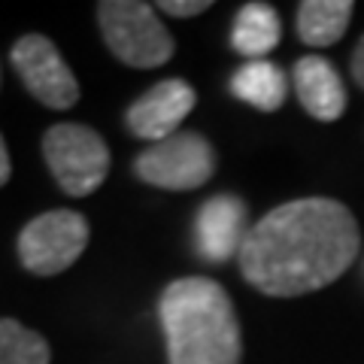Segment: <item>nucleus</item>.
<instances>
[{
	"instance_id": "f257e3e1",
	"label": "nucleus",
	"mask_w": 364,
	"mask_h": 364,
	"mask_svg": "<svg viewBox=\"0 0 364 364\" xmlns=\"http://www.w3.org/2000/svg\"><path fill=\"white\" fill-rule=\"evenodd\" d=\"M358 243L349 207L331 198H301L249 228L237 258L249 286L270 298H298L343 277Z\"/></svg>"
},
{
	"instance_id": "f03ea898",
	"label": "nucleus",
	"mask_w": 364,
	"mask_h": 364,
	"mask_svg": "<svg viewBox=\"0 0 364 364\" xmlns=\"http://www.w3.org/2000/svg\"><path fill=\"white\" fill-rule=\"evenodd\" d=\"M158 316L170 364H240V322L215 279H173L158 301Z\"/></svg>"
},
{
	"instance_id": "7ed1b4c3",
	"label": "nucleus",
	"mask_w": 364,
	"mask_h": 364,
	"mask_svg": "<svg viewBox=\"0 0 364 364\" xmlns=\"http://www.w3.org/2000/svg\"><path fill=\"white\" fill-rule=\"evenodd\" d=\"M100 33L122 64L136 70H152L170 61L173 37L158 18L155 6L143 0H104L97 4Z\"/></svg>"
},
{
	"instance_id": "20e7f679",
	"label": "nucleus",
	"mask_w": 364,
	"mask_h": 364,
	"mask_svg": "<svg viewBox=\"0 0 364 364\" xmlns=\"http://www.w3.org/2000/svg\"><path fill=\"white\" fill-rule=\"evenodd\" d=\"M43 158L64 195L85 198L104 186L109 173V149L95 128L73 122L52 124L43 136Z\"/></svg>"
},
{
	"instance_id": "39448f33",
	"label": "nucleus",
	"mask_w": 364,
	"mask_h": 364,
	"mask_svg": "<svg viewBox=\"0 0 364 364\" xmlns=\"http://www.w3.org/2000/svg\"><path fill=\"white\" fill-rule=\"evenodd\" d=\"M134 173L155 188L191 191L215 173V152L203 134L182 131L143 149L134 161Z\"/></svg>"
},
{
	"instance_id": "423d86ee",
	"label": "nucleus",
	"mask_w": 364,
	"mask_h": 364,
	"mask_svg": "<svg viewBox=\"0 0 364 364\" xmlns=\"http://www.w3.org/2000/svg\"><path fill=\"white\" fill-rule=\"evenodd\" d=\"M88 222L73 210H52L31 219L18 234V258L37 277H58L88 246Z\"/></svg>"
},
{
	"instance_id": "0eeeda50",
	"label": "nucleus",
	"mask_w": 364,
	"mask_h": 364,
	"mask_svg": "<svg viewBox=\"0 0 364 364\" xmlns=\"http://www.w3.org/2000/svg\"><path fill=\"white\" fill-rule=\"evenodd\" d=\"M9 61H13L25 88L31 91V97H37L43 107L70 109L79 100L76 76L49 37H43V33H25L13 46Z\"/></svg>"
},
{
	"instance_id": "6e6552de",
	"label": "nucleus",
	"mask_w": 364,
	"mask_h": 364,
	"mask_svg": "<svg viewBox=\"0 0 364 364\" xmlns=\"http://www.w3.org/2000/svg\"><path fill=\"white\" fill-rule=\"evenodd\" d=\"M198 104V95L186 79H164L152 85L146 95H140L128 107V131L143 140L161 143L179 131V124Z\"/></svg>"
},
{
	"instance_id": "1a4fd4ad",
	"label": "nucleus",
	"mask_w": 364,
	"mask_h": 364,
	"mask_svg": "<svg viewBox=\"0 0 364 364\" xmlns=\"http://www.w3.org/2000/svg\"><path fill=\"white\" fill-rule=\"evenodd\" d=\"M246 234V203L237 195L210 198L195 219L198 252L207 261H215V264H222L231 255H240Z\"/></svg>"
},
{
	"instance_id": "9d476101",
	"label": "nucleus",
	"mask_w": 364,
	"mask_h": 364,
	"mask_svg": "<svg viewBox=\"0 0 364 364\" xmlns=\"http://www.w3.org/2000/svg\"><path fill=\"white\" fill-rule=\"evenodd\" d=\"M294 91L301 107L318 122H337L346 109L343 79L322 55H306L294 64Z\"/></svg>"
},
{
	"instance_id": "9b49d317",
	"label": "nucleus",
	"mask_w": 364,
	"mask_h": 364,
	"mask_svg": "<svg viewBox=\"0 0 364 364\" xmlns=\"http://www.w3.org/2000/svg\"><path fill=\"white\" fill-rule=\"evenodd\" d=\"M282 37V21L279 13L270 4H246L237 13L234 31H231V46L234 52H240L249 61H264V55H270L279 46Z\"/></svg>"
},
{
	"instance_id": "f8f14e48",
	"label": "nucleus",
	"mask_w": 364,
	"mask_h": 364,
	"mask_svg": "<svg viewBox=\"0 0 364 364\" xmlns=\"http://www.w3.org/2000/svg\"><path fill=\"white\" fill-rule=\"evenodd\" d=\"M231 91L243 104L261 112H273L286 104V73L273 61H246L240 70L231 76Z\"/></svg>"
},
{
	"instance_id": "ddd939ff",
	"label": "nucleus",
	"mask_w": 364,
	"mask_h": 364,
	"mask_svg": "<svg viewBox=\"0 0 364 364\" xmlns=\"http://www.w3.org/2000/svg\"><path fill=\"white\" fill-rule=\"evenodd\" d=\"M349 18V0H304L298 6V37L313 49H325L346 33Z\"/></svg>"
},
{
	"instance_id": "4468645a",
	"label": "nucleus",
	"mask_w": 364,
	"mask_h": 364,
	"mask_svg": "<svg viewBox=\"0 0 364 364\" xmlns=\"http://www.w3.org/2000/svg\"><path fill=\"white\" fill-rule=\"evenodd\" d=\"M52 352L46 337L16 318H0V364H49Z\"/></svg>"
},
{
	"instance_id": "2eb2a0df",
	"label": "nucleus",
	"mask_w": 364,
	"mask_h": 364,
	"mask_svg": "<svg viewBox=\"0 0 364 364\" xmlns=\"http://www.w3.org/2000/svg\"><path fill=\"white\" fill-rule=\"evenodd\" d=\"M161 13H170L176 18H191V16H200L210 9V0H161L158 4Z\"/></svg>"
},
{
	"instance_id": "dca6fc26",
	"label": "nucleus",
	"mask_w": 364,
	"mask_h": 364,
	"mask_svg": "<svg viewBox=\"0 0 364 364\" xmlns=\"http://www.w3.org/2000/svg\"><path fill=\"white\" fill-rule=\"evenodd\" d=\"M352 76H355V82L364 88V37L355 46V52H352Z\"/></svg>"
},
{
	"instance_id": "f3484780",
	"label": "nucleus",
	"mask_w": 364,
	"mask_h": 364,
	"mask_svg": "<svg viewBox=\"0 0 364 364\" xmlns=\"http://www.w3.org/2000/svg\"><path fill=\"white\" fill-rule=\"evenodd\" d=\"M9 173H13V164H9V152H6V143L0 136V186H6Z\"/></svg>"
}]
</instances>
